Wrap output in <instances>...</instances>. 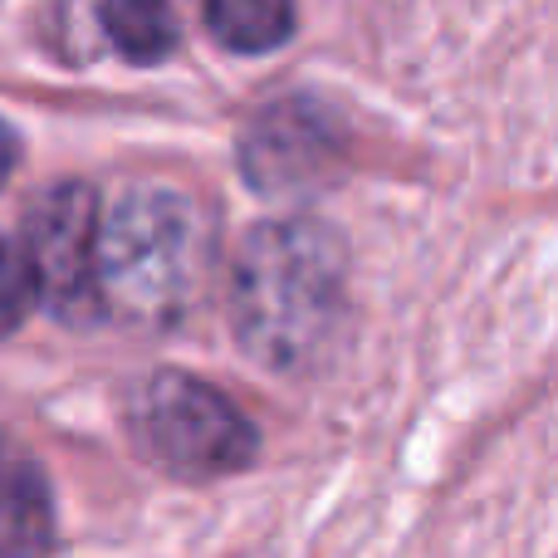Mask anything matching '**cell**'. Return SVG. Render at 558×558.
<instances>
[{"mask_svg":"<svg viewBox=\"0 0 558 558\" xmlns=\"http://www.w3.org/2000/svg\"><path fill=\"white\" fill-rule=\"evenodd\" d=\"M54 539L45 471L0 436V558H45Z\"/></svg>","mask_w":558,"mask_h":558,"instance_id":"6","label":"cell"},{"mask_svg":"<svg viewBox=\"0 0 558 558\" xmlns=\"http://www.w3.org/2000/svg\"><path fill=\"white\" fill-rule=\"evenodd\" d=\"M10 172H15V137H10V128L0 123V186H5Z\"/></svg>","mask_w":558,"mask_h":558,"instance_id":"10","label":"cell"},{"mask_svg":"<svg viewBox=\"0 0 558 558\" xmlns=\"http://www.w3.org/2000/svg\"><path fill=\"white\" fill-rule=\"evenodd\" d=\"M235 338L275 373H314L348 328V251L333 226L284 216L245 235L231 275Z\"/></svg>","mask_w":558,"mask_h":558,"instance_id":"1","label":"cell"},{"mask_svg":"<svg viewBox=\"0 0 558 558\" xmlns=\"http://www.w3.org/2000/svg\"><path fill=\"white\" fill-rule=\"evenodd\" d=\"M35 304V275L25 265V251L10 241H0V338L10 328H20V318Z\"/></svg>","mask_w":558,"mask_h":558,"instance_id":"9","label":"cell"},{"mask_svg":"<svg viewBox=\"0 0 558 558\" xmlns=\"http://www.w3.org/2000/svg\"><path fill=\"white\" fill-rule=\"evenodd\" d=\"M206 25L226 49L241 54H265V49L284 45L294 29V10L284 5H260V0H226V5L206 10Z\"/></svg>","mask_w":558,"mask_h":558,"instance_id":"7","label":"cell"},{"mask_svg":"<svg viewBox=\"0 0 558 558\" xmlns=\"http://www.w3.org/2000/svg\"><path fill=\"white\" fill-rule=\"evenodd\" d=\"M133 436L162 471L206 481L255 456V426L226 392L192 373H153L133 397Z\"/></svg>","mask_w":558,"mask_h":558,"instance_id":"3","label":"cell"},{"mask_svg":"<svg viewBox=\"0 0 558 558\" xmlns=\"http://www.w3.org/2000/svg\"><path fill=\"white\" fill-rule=\"evenodd\" d=\"M211 226L172 186H133L98 216V304L133 328L177 324L202 299Z\"/></svg>","mask_w":558,"mask_h":558,"instance_id":"2","label":"cell"},{"mask_svg":"<svg viewBox=\"0 0 558 558\" xmlns=\"http://www.w3.org/2000/svg\"><path fill=\"white\" fill-rule=\"evenodd\" d=\"M241 162L255 186L265 192H294L333 177L343 162V133L338 123L308 98H284L265 108L241 143Z\"/></svg>","mask_w":558,"mask_h":558,"instance_id":"5","label":"cell"},{"mask_svg":"<svg viewBox=\"0 0 558 558\" xmlns=\"http://www.w3.org/2000/svg\"><path fill=\"white\" fill-rule=\"evenodd\" d=\"M25 265L35 294L69 324L104 314L98 304V206L78 182H59L25 216Z\"/></svg>","mask_w":558,"mask_h":558,"instance_id":"4","label":"cell"},{"mask_svg":"<svg viewBox=\"0 0 558 558\" xmlns=\"http://www.w3.org/2000/svg\"><path fill=\"white\" fill-rule=\"evenodd\" d=\"M98 20H104L108 39H113L128 59H137V64H153V59H162L167 49L177 45V20L167 5L123 0V5H104Z\"/></svg>","mask_w":558,"mask_h":558,"instance_id":"8","label":"cell"}]
</instances>
